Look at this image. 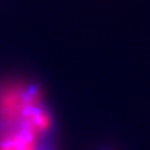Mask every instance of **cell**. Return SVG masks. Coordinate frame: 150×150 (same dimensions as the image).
Instances as JSON below:
<instances>
[{
	"label": "cell",
	"mask_w": 150,
	"mask_h": 150,
	"mask_svg": "<svg viewBox=\"0 0 150 150\" xmlns=\"http://www.w3.org/2000/svg\"><path fill=\"white\" fill-rule=\"evenodd\" d=\"M51 137L52 118L38 87H0V150H54Z\"/></svg>",
	"instance_id": "1"
}]
</instances>
